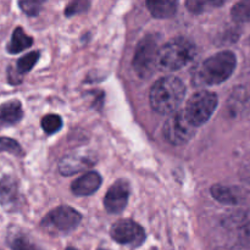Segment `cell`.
Returning <instances> with one entry per match:
<instances>
[{
    "instance_id": "cell-1",
    "label": "cell",
    "mask_w": 250,
    "mask_h": 250,
    "mask_svg": "<svg viewBox=\"0 0 250 250\" xmlns=\"http://www.w3.org/2000/svg\"><path fill=\"white\" fill-rule=\"evenodd\" d=\"M186 95V87L177 77H164L156 81L150 89L149 100L154 111L163 115L175 112L182 104Z\"/></svg>"
},
{
    "instance_id": "cell-2",
    "label": "cell",
    "mask_w": 250,
    "mask_h": 250,
    "mask_svg": "<svg viewBox=\"0 0 250 250\" xmlns=\"http://www.w3.org/2000/svg\"><path fill=\"white\" fill-rule=\"evenodd\" d=\"M195 46L185 38H176L161 46L159 51L158 67L165 71H177L194 59Z\"/></svg>"
},
{
    "instance_id": "cell-3",
    "label": "cell",
    "mask_w": 250,
    "mask_h": 250,
    "mask_svg": "<svg viewBox=\"0 0 250 250\" xmlns=\"http://www.w3.org/2000/svg\"><path fill=\"white\" fill-rule=\"evenodd\" d=\"M236 65L237 59L232 51H220L202 63L198 76L204 84H220L229 80Z\"/></svg>"
},
{
    "instance_id": "cell-4",
    "label": "cell",
    "mask_w": 250,
    "mask_h": 250,
    "mask_svg": "<svg viewBox=\"0 0 250 250\" xmlns=\"http://www.w3.org/2000/svg\"><path fill=\"white\" fill-rule=\"evenodd\" d=\"M217 95L209 90H199L193 94L182 110L188 121L197 128L208 121L217 107Z\"/></svg>"
},
{
    "instance_id": "cell-5",
    "label": "cell",
    "mask_w": 250,
    "mask_h": 250,
    "mask_svg": "<svg viewBox=\"0 0 250 250\" xmlns=\"http://www.w3.org/2000/svg\"><path fill=\"white\" fill-rule=\"evenodd\" d=\"M160 46L155 34L144 37L136 49L133 59V68L141 78H149L158 67V58Z\"/></svg>"
},
{
    "instance_id": "cell-6",
    "label": "cell",
    "mask_w": 250,
    "mask_h": 250,
    "mask_svg": "<svg viewBox=\"0 0 250 250\" xmlns=\"http://www.w3.org/2000/svg\"><path fill=\"white\" fill-rule=\"evenodd\" d=\"M195 127L185 116L183 111H177L168 117L164 125V136L172 146H182L190 141L195 134Z\"/></svg>"
},
{
    "instance_id": "cell-7",
    "label": "cell",
    "mask_w": 250,
    "mask_h": 250,
    "mask_svg": "<svg viewBox=\"0 0 250 250\" xmlns=\"http://www.w3.org/2000/svg\"><path fill=\"white\" fill-rule=\"evenodd\" d=\"M82 216L73 208L59 207L51 210L42 221V226L48 229H55L58 232H71L80 225Z\"/></svg>"
},
{
    "instance_id": "cell-8",
    "label": "cell",
    "mask_w": 250,
    "mask_h": 250,
    "mask_svg": "<svg viewBox=\"0 0 250 250\" xmlns=\"http://www.w3.org/2000/svg\"><path fill=\"white\" fill-rule=\"evenodd\" d=\"M111 238L122 246L138 247L146 241V232L143 227L132 220H119L110 229Z\"/></svg>"
},
{
    "instance_id": "cell-9",
    "label": "cell",
    "mask_w": 250,
    "mask_h": 250,
    "mask_svg": "<svg viewBox=\"0 0 250 250\" xmlns=\"http://www.w3.org/2000/svg\"><path fill=\"white\" fill-rule=\"evenodd\" d=\"M23 205V198L20 192V183L12 175L0 177V207L6 212H17Z\"/></svg>"
},
{
    "instance_id": "cell-10",
    "label": "cell",
    "mask_w": 250,
    "mask_h": 250,
    "mask_svg": "<svg viewBox=\"0 0 250 250\" xmlns=\"http://www.w3.org/2000/svg\"><path fill=\"white\" fill-rule=\"evenodd\" d=\"M97 163L95 154L89 150H73L66 154L59 163V171L63 176H72L93 167Z\"/></svg>"
},
{
    "instance_id": "cell-11",
    "label": "cell",
    "mask_w": 250,
    "mask_h": 250,
    "mask_svg": "<svg viewBox=\"0 0 250 250\" xmlns=\"http://www.w3.org/2000/svg\"><path fill=\"white\" fill-rule=\"evenodd\" d=\"M129 183L126 180H119L109 188L104 199L105 209L110 214H120L127 207L129 198Z\"/></svg>"
},
{
    "instance_id": "cell-12",
    "label": "cell",
    "mask_w": 250,
    "mask_h": 250,
    "mask_svg": "<svg viewBox=\"0 0 250 250\" xmlns=\"http://www.w3.org/2000/svg\"><path fill=\"white\" fill-rule=\"evenodd\" d=\"M41 53L39 51H29V53L24 54L23 56L19 59L14 66H7L6 68V78L7 83L11 85H19L22 83L23 76L31 72L32 68L36 66L38 62Z\"/></svg>"
},
{
    "instance_id": "cell-13",
    "label": "cell",
    "mask_w": 250,
    "mask_h": 250,
    "mask_svg": "<svg viewBox=\"0 0 250 250\" xmlns=\"http://www.w3.org/2000/svg\"><path fill=\"white\" fill-rule=\"evenodd\" d=\"M23 107L19 99H11L0 104V131L19 125L23 119Z\"/></svg>"
},
{
    "instance_id": "cell-14",
    "label": "cell",
    "mask_w": 250,
    "mask_h": 250,
    "mask_svg": "<svg viewBox=\"0 0 250 250\" xmlns=\"http://www.w3.org/2000/svg\"><path fill=\"white\" fill-rule=\"evenodd\" d=\"M100 185H102V176L95 171H90L73 181L71 190L77 197H87L97 192Z\"/></svg>"
},
{
    "instance_id": "cell-15",
    "label": "cell",
    "mask_w": 250,
    "mask_h": 250,
    "mask_svg": "<svg viewBox=\"0 0 250 250\" xmlns=\"http://www.w3.org/2000/svg\"><path fill=\"white\" fill-rule=\"evenodd\" d=\"M32 45H33V38L28 36L21 26H17L12 31L11 38L6 44V51L11 55H16L26 49H29Z\"/></svg>"
},
{
    "instance_id": "cell-16",
    "label": "cell",
    "mask_w": 250,
    "mask_h": 250,
    "mask_svg": "<svg viewBox=\"0 0 250 250\" xmlns=\"http://www.w3.org/2000/svg\"><path fill=\"white\" fill-rule=\"evenodd\" d=\"M6 244L11 250H43L32 241L28 234L14 227L7 233Z\"/></svg>"
},
{
    "instance_id": "cell-17",
    "label": "cell",
    "mask_w": 250,
    "mask_h": 250,
    "mask_svg": "<svg viewBox=\"0 0 250 250\" xmlns=\"http://www.w3.org/2000/svg\"><path fill=\"white\" fill-rule=\"evenodd\" d=\"M149 11L156 19H167L172 17L177 11L176 1H148L146 2Z\"/></svg>"
},
{
    "instance_id": "cell-18",
    "label": "cell",
    "mask_w": 250,
    "mask_h": 250,
    "mask_svg": "<svg viewBox=\"0 0 250 250\" xmlns=\"http://www.w3.org/2000/svg\"><path fill=\"white\" fill-rule=\"evenodd\" d=\"M0 153L11 154L16 158H23L24 156V151L21 144L16 139L5 136H0Z\"/></svg>"
},
{
    "instance_id": "cell-19",
    "label": "cell",
    "mask_w": 250,
    "mask_h": 250,
    "mask_svg": "<svg viewBox=\"0 0 250 250\" xmlns=\"http://www.w3.org/2000/svg\"><path fill=\"white\" fill-rule=\"evenodd\" d=\"M211 194L217 202L224 203V204H234V203L238 202L233 189H231L229 187H225V186H214L211 188Z\"/></svg>"
},
{
    "instance_id": "cell-20",
    "label": "cell",
    "mask_w": 250,
    "mask_h": 250,
    "mask_svg": "<svg viewBox=\"0 0 250 250\" xmlns=\"http://www.w3.org/2000/svg\"><path fill=\"white\" fill-rule=\"evenodd\" d=\"M41 126L46 134H54L62 127V120L59 115L49 114L42 119Z\"/></svg>"
},
{
    "instance_id": "cell-21",
    "label": "cell",
    "mask_w": 250,
    "mask_h": 250,
    "mask_svg": "<svg viewBox=\"0 0 250 250\" xmlns=\"http://www.w3.org/2000/svg\"><path fill=\"white\" fill-rule=\"evenodd\" d=\"M231 16L237 22H250V0L249 1L237 2L231 10Z\"/></svg>"
},
{
    "instance_id": "cell-22",
    "label": "cell",
    "mask_w": 250,
    "mask_h": 250,
    "mask_svg": "<svg viewBox=\"0 0 250 250\" xmlns=\"http://www.w3.org/2000/svg\"><path fill=\"white\" fill-rule=\"evenodd\" d=\"M224 4L222 1H210V0H189L187 1V7L190 12L193 14H202L203 11L207 10L209 6H221Z\"/></svg>"
},
{
    "instance_id": "cell-23",
    "label": "cell",
    "mask_w": 250,
    "mask_h": 250,
    "mask_svg": "<svg viewBox=\"0 0 250 250\" xmlns=\"http://www.w3.org/2000/svg\"><path fill=\"white\" fill-rule=\"evenodd\" d=\"M42 1H36V0H22L19 1V7L24 15L29 17H36L42 10Z\"/></svg>"
},
{
    "instance_id": "cell-24",
    "label": "cell",
    "mask_w": 250,
    "mask_h": 250,
    "mask_svg": "<svg viewBox=\"0 0 250 250\" xmlns=\"http://www.w3.org/2000/svg\"><path fill=\"white\" fill-rule=\"evenodd\" d=\"M88 6H89V2L87 1H81V0H78V1H72L66 6L65 15L66 16H72V15L80 14V12L85 11V10L88 9Z\"/></svg>"
},
{
    "instance_id": "cell-25",
    "label": "cell",
    "mask_w": 250,
    "mask_h": 250,
    "mask_svg": "<svg viewBox=\"0 0 250 250\" xmlns=\"http://www.w3.org/2000/svg\"><path fill=\"white\" fill-rule=\"evenodd\" d=\"M243 236L246 237V238L248 239V241H250V224L248 225V226H246V229H244Z\"/></svg>"
},
{
    "instance_id": "cell-26",
    "label": "cell",
    "mask_w": 250,
    "mask_h": 250,
    "mask_svg": "<svg viewBox=\"0 0 250 250\" xmlns=\"http://www.w3.org/2000/svg\"><path fill=\"white\" fill-rule=\"evenodd\" d=\"M66 250H77V249H75V248H67Z\"/></svg>"
},
{
    "instance_id": "cell-27",
    "label": "cell",
    "mask_w": 250,
    "mask_h": 250,
    "mask_svg": "<svg viewBox=\"0 0 250 250\" xmlns=\"http://www.w3.org/2000/svg\"><path fill=\"white\" fill-rule=\"evenodd\" d=\"M249 44H250V39H249Z\"/></svg>"
},
{
    "instance_id": "cell-28",
    "label": "cell",
    "mask_w": 250,
    "mask_h": 250,
    "mask_svg": "<svg viewBox=\"0 0 250 250\" xmlns=\"http://www.w3.org/2000/svg\"><path fill=\"white\" fill-rule=\"evenodd\" d=\"M0 250H1V249H0Z\"/></svg>"
}]
</instances>
